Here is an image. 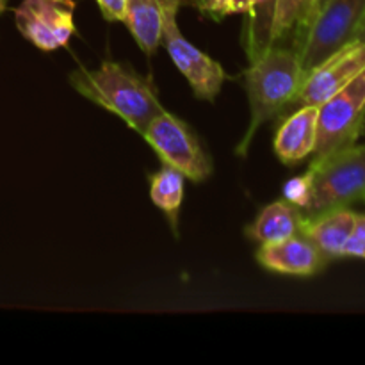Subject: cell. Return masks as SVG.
<instances>
[{"label": "cell", "instance_id": "cell-1", "mask_svg": "<svg viewBox=\"0 0 365 365\" xmlns=\"http://www.w3.org/2000/svg\"><path fill=\"white\" fill-rule=\"evenodd\" d=\"M70 84L84 98L116 114L139 134L164 110L152 78L130 64L103 61L95 70L77 68L70 73Z\"/></svg>", "mask_w": 365, "mask_h": 365}, {"label": "cell", "instance_id": "cell-2", "mask_svg": "<svg viewBox=\"0 0 365 365\" xmlns=\"http://www.w3.org/2000/svg\"><path fill=\"white\" fill-rule=\"evenodd\" d=\"M305 81L299 53L285 46H271L252 61L245 71V88L250 100V123L235 153L245 157L253 138L267 121L287 113Z\"/></svg>", "mask_w": 365, "mask_h": 365}, {"label": "cell", "instance_id": "cell-3", "mask_svg": "<svg viewBox=\"0 0 365 365\" xmlns=\"http://www.w3.org/2000/svg\"><path fill=\"white\" fill-rule=\"evenodd\" d=\"M307 171L312 180V196L302 212L305 221L365 200V143L339 150L319 163H310Z\"/></svg>", "mask_w": 365, "mask_h": 365}, {"label": "cell", "instance_id": "cell-4", "mask_svg": "<svg viewBox=\"0 0 365 365\" xmlns=\"http://www.w3.org/2000/svg\"><path fill=\"white\" fill-rule=\"evenodd\" d=\"M317 138L312 163L355 145L365 123V68L341 91L317 107Z\"/></svg>", "mask_w": 365, "mask_h": 365}, {"label": "cell", "instance_id": "cell-5", "mask_svg": "<svg viewBox=\"0 0 365 365\" xmlns=\"http://www.w3.org/2000/svg\"><path fill=\"white\" fill-rule=\"evenodd\" d=\"M141 135L164 164L173 166L189 180L203 182L212 175V159L191 127L175 114L159 113Z\"/></svg>", "mask_w": 365, "mask_h": 365}, {"label": "cell", "instance_id": "cell-6", "mask_svg": "<svg viewBox=\"0 0 365 365\" xmlns=\"http://www.w3.org/2000/svg\"><path fill=\"white\" fill-rule=\"evenodd\" d=\"M180 7L182 4L177 2L164 9L160 45L166 46L171 61L189 82L196 98L214 102L227 81V71L216 59L202 52L182 34L177 24Z\"/></svg>", "mask_w": 365, "mask_h": 365}, {"label": "cell", "instance_id": "cell-7", "mask_svg": "<svg viewBox=\"0 0 365 365\" xmlns=\"http://www.w3.org/2000/svg\"><path fill=\"white\" fill-rule=\"evenodd\" d=\"M365 14V0H328L314 18L299 61L305 75L353 39Z\"/></svg>", "mask_w": 365, "mask_h": 365}, {"label": "cell", "instance_id": "cell-8", "mask_svg": "<svg viewBox=\"0 0 365 365\" xmlns=\"http://www.w3.org/2000/svg\"><path fill=\"white\" fill-rule=\"evenodd\" d=\"M75 0H24L14 9V21L27 41L43 52H53L75 34Z\"/></svg>", "mask_w": 365, "mask_h": 365}, {"label": "cell", "instance_id": "cell-9", "mask_svg": "<svg viewBox=\"0 0 365 365\" xmlns=\"http://www.w3.org/2000/svg\"><path fill=\"white\" fill-rule=\"evenodd\" d=\"M364 68L365 45L353 39L305 75V81L287 113L298 107L323 106L328 98H331L349 81H353Z\"/></svg>", "mask_w": 365, "mask_h": 365}, {"label": "cell", "instance_id": "cell-10", "mask_svg": "<svg viewBox=\"0 0 365 365\" xmlns=\"http://www.w3.org/2000/svg\"><path fill=\"white\" fill-rule=\"evenodd\" d=\"M257 260L266 269L292 277H312L330 262L303 234L271 245H260Z\"/></svg>", "mask_w": 365, "mask_h": 365}, {"label": "cell", "instance_id": "cell-11", "mask_svg": "<svg viewBox=\"0 0 365 365\" xmlns=\"http://www.w3.org/2000/svg\"><path fill=\"white\" fill-rule=\"evenodd\" d=\"M317 107H298L284 114L274 134V153L285 166H296L312 155L317 138Z\"/></svg>", "mask_w": 365, "mask_h": 365}, {"label": "cell", "instance_id": "cell-12", "mask_svg": "<svg viewBox=\"0 0 365 365\" xmlns=\"http://www.w3.org/2000/svg\"><path fill=\"white\" fill-rule=\"evenodd\" d=\"M356 212L344 209H334L303 223L302 234L327 257L328 260L344 257V246L355 227Z\"/></svg>", "mask_w": 365, "mask_h": 365}, {"label": "cell", "instance_id": "cell-13", "mask_svg": "<svg viewBox=\"0 0 365 365\" xmlns=\"http://www.w3.org/2000/svg\"><path fill=\"white\" fill-rule=\"evenodd\" d=\"M177 2L184 4V0H125L127 4L125 25L146 56H153L159 50L163 13L170 4Z\"/></svg>", "mask_w": 365, "mask_h": 365}, {"label": "cell", "instance_id": "cell-14", "mask_svg": "<svg viewBox=\"0 0 365 365\" xmlns=\"http://www.w3.org/2000/svg\"><path fill=\"white\" fill-rule=\"evenodd\" d=\"M303 223L305 220L298 207L287 200H278L260 210L257 220L250 225L248 235L259 245H271L302 234Z\"/></svg>", "mask_w": 365, "mask_h": 365}, {"label": "cell", "instance_id": "cell-15", "mask_svg": "<svg viewBox=\"0 0 365 365\" xmlns=\"http://www.w3.org/2000/svg\"><path fill=\"white\" fill-rule=\"evenodd\" d=\"M312 18V0H277L271 27V46L302 52ZM269 46V48H271Z\"/></svg>", "mask_w": 365, "mask_h": 365}, {"label": "cell", "instance_id": "cell-16", "mask_svg": "<svg viewBox=\"0 0 365 365\" xmlns=\"http://www.w3.org/2000/svg\"><path fill=\"white\" fill-rule=\"evenodd\" d=\"M185 180L187 178L184 173L168 164H164L157 173L150 177V200L157 209L166 214L175 232H177L178 212H180L182 202H184Z\"/></svg>", "mask_w": 365, "mask_h": 365}, {"label": "cell", "instance_id": "cell-17", "mask_svg": "<svg viewBox=\"0 0 365 365\" xmlns=\"http://www.w3.org/2000/svg\"><path fill=\"white\" fill-rule=\"evenodd\" d=\"M310 196H312V180H310L309 171L291 178L284 185V200H287L289 203L298 207L302 212L309 207Z\"/></svg>", "mask_w": 365, "mask_h": 365}, {"label": "cell", "instance_id": "cell-18", "mask_svg": "<svg viewBox=\"0 0 365 365\" xmlns=\"http://www.w3.org/2000/svg\"><path fill=\"white\" fill-rule=\"evenodd\" d=\"M344 257H356V259H365V216L356 214L355 227H353L351 235L344 246Z\"/></svg>", "mask_w": 365, "mask_h": 365}, {"label": "cell", "instance_id": "cell-19", "mask_svg": "<svg viewBox=\"0 0 365 365\" xmlns=\"http://www.w3.org/2000/svg\"><path fill=\"white\" fill-rule=\"evenodd\" d=\"M102 16L107 21H121L125 24V16H127V4L125 0H96Z\"/></svg>", "mask_w": 365, "mask_h": 365}, {"label": "cell", "instance_id": "cell-20", "mask_svg": "<svg viewBox=\"0 0 365 365\" xmlns=\"http://www.w3.org/2000/svg\"><path fill=\"white\" fill-rule=\"evenodd\" d=\"M191 2L195 4V6L198 7L203 14H205V16H209L210 11H212V7H214V4H216V0H191Z\"/></svg>", "mask_w": 365, "mask_h": 365}, {"label": "cell", "instance_id": "cell-21", "mask_svg": "<svg viewBox=\"0 0 365 365\" xmlns=\"http://www.w3.org/2000/svg\"><path fill=\"white\" fill-rule=\"evenodd\" d=\"M353 39H355V41L364 43V45H365V14H364L362 20H360L359 27H356L355 34H353ZM353 39H351V41H353Z\"/></svg>", "mask_w": 365, "mask_h": 365}, {"label": "cell", "instance_id": "cell-22", "mask_svg": "<svg viewBox=\"0 0 365 365\" xmlns=\"http://www.w3.org/2000/svg\"><path fill=\"white\" fill-rule=\"evenodd\" d=\"M328 2V0H316V4H314V13H312V21H314V18H316V14L317 13H319V9H321V7H323L324 6V4H327ZM310 25H312V24H310Z\"/></svg>", "mask_w": 365, "mask_h": 365}, {"label": "cell", "instance_id": "cell-23", "mask_svg": "<svg viewBox=\"0 0 365 365\" xmlns=\"http://www.w3.org/2000/svg\"><path fill=\"white\" fill-rule=\"evenodd\" d=\"M7 9V0H0V14Z\"/></svg>", "mask_w": 365, "mask_h": 365}, {"label": "cell", "instance_id": "cell-24", "mask_svg": "<svg viewBox=\"0 0 365 365\" xmlns=\"http://www.w3.org/2000/svg\"><path fill=\"white\" fill-rule=\"evenodd\" d=\"M314 4H316V0H312V13H314ZM310 24H312V18H310ZM310 29V27H309Z\"/></svg>", "mask_w": 365, "mask_h": 365}, {"label": "cell", "instance_id": "cell-25", "mask_svg": "<svg viewBox=\"0 0 365 365\" xmlns=\"http://www.w3.org/2000/svg\"><path fill=\"white\" fill-rule=\"evenodd\" d=\"M364 202H365V200H364Z\"/></svg>", "mask_w": 365, "mask_h": 365}]
</instances>
